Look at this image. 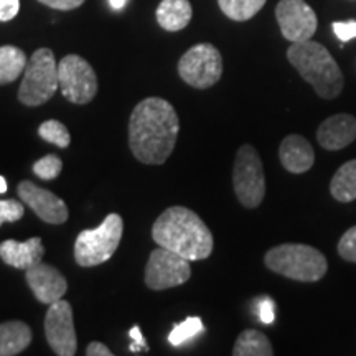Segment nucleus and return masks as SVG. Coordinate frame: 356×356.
Listing matches in <instances>:
<instances>
[{"label": "nucleus", "mask_w": 356, "mask_h": 356, "mask_svg": "<svg viewBox=\"0 0 356 356\" xmlns=\"http://www.w3.org/2000/svg\"><path fill=\"white\" fill-rule=\"evenodd\" d=\"M180 121L167 99L147 97L136 106L129 119V147L145 165H162L175 149Z\"/></svg>", "instance_id": "1"}, {"label": "nucleus", "mask_w": 356, "mask_h": 356, "mask_svg": "<svg viewBox=\"0 0 356 356\" xmlns=\"http://www.w3.org/2000/svg\"><path fill=\"white\" fill-rule=\"evenodd\" d=\"M152 239L188 261H202L213 252V234L197 213L185 207H170L155 220Z\"/></svg>", "instance_id": "2"}, {"label": "nucleus", "mask_w": 356, "mask_h": 356, "mask_svg": "<svg viewBox=\"0 0 356 356\" xmlns=\"http://www.w3.org/2000/svg\"><path fill=\"white\" fill-rule=\"evenodd\" d=\"M287 60L323 99H335L343 91L345 81L340 66L322 43L314 40L292 43L287 50Z\"/></svg>", "instance_id": "3"}, {"label": "nucleus", "mask_w": 356, "mask_h": 356, "mask_svg": "<svg viewBox=\"0 0 356 356\" xmlns=\"http://www.w3.org/2000/svg\"><path fill=\"white\" fill-rule=\"evenodd\" d=\"M264 262L273 273L299 282H317L328 270L322 252L307 244H280L266 252Z\"/></svg>", "instance_id": "4"}, {"label": "nucleus", "mask_w": 356, "mask_h": 356, "mask_svg": "<svg viewBox=\"0 0 356 356\" xmlns=\"http://www.w3.org/2000/svg\"><path fill=\"white\" fill-rule=\"evenodd\" d=\"M60 88L58 63L50 48H38L30 56L19 88V101L29 108L48 102Z\"/></svg>", "instance_id": "5"}, {"label": "nucleus", "mask_w": 356, "mask_h": 356, "mask_svg": "<svg viewBox=\"0 0 356 356\" xmlns=\"http://www.w3.org/2000/svg\"><path fill=\"white\" fill-rule=\"evenodd\" d=\"M124 221L121 215L111 213L95 229H84L74 241V259L81 267L104 264L114 256L122 239Z\"/></svg>", "instance_id": "6"}, {"label": "nucleus", "mask_w": 356, "mask_h": 356, "mask_svg": "<svg viewBox=\"0 0 356 356\" xmlns=\"http://www.w3.org/2000/svg\"><path fill=\"white\" fill-rule=\"evenodd\" d=\"M233 186L244 208H257L266 197V177L262 160L252 145H241L234 159Z\"/></svg>", "instance_id": "7"}, {"label": "nucleus", "mask_w": 356, "mask_h": 356, "mask_svg": "<svg viewBox=\"0 0 356 356\" xmlns=\"http://www.w3.org/2000/svg\"><path fill=\"white\" fill-rule=\"evenodd\" d=\"M178 74L186 84L197 89H208L222 76V56L211 43L191 47L178 61Z\"/></svg>", "instance_id": "8"}, {"label": "nucleus", "mask_w": 356, "mask_h": 356, "mask_svg": "<svg viewBox=\"0 0 356 356\" xmlns=\"http://www.w3.org/2000/svg\"><path fill=\"white\" fill-rule=\"evenodd\" d=\"M58 79L61 95L74 104H88L97 95L96 71L79 55H66L58 63Z\"/></svg>", "instance_id": "9"}, {"label": "nucleus", "mask_w": 356, "mask_h": 356, "mask_svg": "<svg viewBox=\"0 0 356 356\" xmlns=\"http://www.w3.org/2000/svg\"><path fill=\"white\" fill-rule=\"evenodd\" d=\"M191 277L190 261L170 249L159 246L145 266V286L152 291L178 287Z\"/></svg>", "instance_id": "10"}, {"label": "nucleus", "mask_w": 356, "mask_h": 356, "mask_svg": "<svg viewBox=\"0 0 356 356\" xmlns=\"http://www.w3.org/2000/svg\"><path fill=\"white\" fill-rule=\"evenodd\" d=\"M44 335L55 355H76L78 340L76 330H74L73 309L70 302L61 299L48 305V312L44 315Z\"/></svg>", "instance_id": "11"}, {"label": "nucleus", "mask_w": 356, "mask_h": 356, "mask_svg": "<svg viewBox=\"0 0 356 356\" xmlns=\"http://www.w3.org/2000/svg\"><path fill=\"white\" fill-rule=\"evenodd\" d=\"M280 33L291 43H299L312 40L317 32L318 20L305 0H280L275 7Z\"/></svg>", "instance_id": "12"}, {"label": "nucleus", "mask_w": 356, "mask_h": 356, "mask_svg": "<svg viewBox=\"0 0 356 356\" xmlns=\"http://www.w3.org/2000/svg\"><path fill=\"white\" fill-rule=\"evenodd\" d=\"M17 193H19L22 203L32 208L35 215L48 225H63L68 221V207L50 190H44L42 186L35 185L33 181L25 180L17 186Z\"/></svg>", "instance_id": "13"}, {"label": "nucleus", "mask_w": 356, "mask_h": 356, "mask_svg": "<svg viewBox=\"0 0 356 356\" xmlns=\"http://www.w3.org/2000/svg\"><path fill=\"white\" fill-rule=\"evenodd\" d=\"M25 279L37 300L44 305H51L53 302L61 300V297L68 291L65 275L55 266L44 264L43 261L26 269Z\"/></svg>", "instance_id": "14"}, {"label": "nucleus", "mask_w": 356, "mask_h": 356, "mask_svg": "<svg viewBox=\"0 0 356 356\" xmlns=\"http://www.w3.org/2000/svg\"><path fill=\"white\" fill-rule=\"evenodd\" d=\"M356 139V118L351 114H335L318 126L317 140L325 150H341Z\"/></svg>", "instance_id": "15"}, {"label": "nucleus", "mask_w": 356, "mask_h": 356, "mask_svg": "<svg viewBox=\"0 0 356 356\" xmlns=\"http://www.w3.org/2000/svg\"><path fill=\"white\" fill-rule=\"evenodd\" d=\"M44 256V246L42 238H30L20 243L15 239H7L0 244V257L7 266L15 269H30L40 264Z\"/></svg>", "instance_id": "16"}, {"label": "nucleus", "mask_w": 356, "mask_h": 356, "mask_svg": "<svg viewBox=\"0 0 356 356\" xmlns=\"http://www.w3.org/2000/svg\"><path fill=\"white\" fill-rule=\"evenodd\" d=\"M279 159L287 172L305 173L315 163L314 147L305 137L292 134L280 142Z\"/></svg>", "instance_id": "17"}, {"label": "nucleus", "mask_w": 356, "mask_h": 356, "mask_svg": "<svg viewBox=\"0 0 356 356\" xmlns=\"http://www.w3.org/2000/svg\"><path fill=\"white\" fill-rule=\"evenodd\" d=\"M155 17L163 30L180 32L190 24L191 17H193V8H191L190 0H162L159 3Z\"/></svg>", "instance_id": "18"}, {"label": "nucleus", "mask_w": 356, "mask_h": 356, "mask_svg": "<svg viewBox=\"0 0 356 356\" xmlns=\"http://www.w3.org/2000/svg\"><path fill=\"white\" fill-rule=\"evenodd\" d=\"M32 343V330L20 320L0 323V356H15Z\"/></svg>", "instance_id": "19"}, {"label": "nucleus", "mask_w": 356, "mask_h": 356, "mask_svg": "<svg viewBox=\"0 0 356 356\" xmlns=\"http://www.w3.org/2000/svg\"><path fill=\"white\" fill-rule=\"evenodd\" d=\"M332 197L340 203L356 200V159L341 165L330 181Z\"/></svg>", "instance_id": "20"}, {"label": "nucleus", "mask_w": 356, "mask_h": 356, "mask_svg": "<svg viewBox=\"0 0 356 356\" xmlns=\"http://www.w3.org/2000/svg\"><path fill=\"white\" fill-rule=\"evenodd\" d=\"M234 356H273L274 350L269 338L259 330L249 328L239 333L233 346Z\"/></svg>", "instance_id": "21"}, {"label": "nucleus", "mask_w": 356, "mask_h": 356, "mask_svg": "<svg viewBox=\"0 0 356 356\" xmlns=\"http://www.w3.org/2000/svg\"><path fill=\"white\" fill-rule=\"evenodd\" d=\"M26 63L29 60H26L24 50L13 47V44L0 47V86L15 81L25 71Z\"/></svg>", "instance_id": "22"}, {"label": "nucleus", "mask_w": 356, "mask_h": 356, "mask_svg": "<svg viewBox=\"0 0 356 356\" xmlns=\"http://www.w3.org/2000/svg\"><path fill=\"white\" fill-rule=\"evenodd\" d=\"M267 0H218L221 12L234 22L251 20L261 8L266 6Z\"/></svg>", "instance_id": "23"}, {"label": "nucleus", "mask_w": 356, "mask_h": 356, "mask_svg": "<svg viewBox=\"0 0 356 356\" xmlns=\"http://www.w3.org/2000/svg\"><path fill=\"white\" fill-rule=\"evenodd\" d=\"M204 333V325L200 317H188L181 323H177L168 333V343L173 346H180L191 340V338Z\"/></svg>", "instance_id": "24"}, {"label": "nucleus", "mask_w": 356, "mask_h": 356, "mask_svg": "<svg viewBox=\"0 0 356 356\" xmlns=\"http://www.w3.org/2000/svg\"><path fill=\"white\" fill-rule=\"evenodd\" d=\"M38 136L43 140L50 142V144L60 147V149H66L71 144L70 131L66 129L63 122L56 121V119H50L44 121L42 126L38 127Z\"/></svg>", "instance_id": "25"}, {"label": "nucleus", "mask_w": 356, "mask_h": 356, "mask_svg": "<svg viewBox=\"0 0 356 356\" xmlns=\"http://www.w3.org/2000/svg\"><path fill=\"white\" fill-rule=\"evenodd\" d=\"M63 170V162L56 155H44L33 163V173L42 180H55Z\"/></svg>", "instance_id": "26"}, {"label": "nucleus", "mask_w": 356, "mask_h": 356, "mask_svg": "<svg viewBox=\"0 0 356 356\" xmlns=\"http://www.w3.org/2000/svg\"><path fill=\"white\" fill-rule=\"evenodd\" d=\"M25 213V207L17 200H0V226L3 222L19 221Z\"/></svg>", "instance_id": "27"}, {"label": "nucleus", "mask_w": 356, "mask_h": 356, "mask_svg": "<svg viewBox=\"0 0 356 356\" xmlns=\"http://www.w3.org/2000/svg\"><path fill=\"white\" fill-rule=\"evenodd\" d=\"M338 254L341 259L356 262V226L350 228L338 241Z\"/></svg>", "instance_id": "28"}, {"label": "nucleus", "mask_w": 356, "mask_h": 356, "mask_svg": "<svg viewBox=\"0 0 356 356\" xmlns=\"http://www.w3.org/2000/svg\"><path fill=\"white\" fill-rule=\"evenodd\" d=\"M332 29L337 38L341 40V42H350V40L356 38V20L333 22Z\"/></svg>", "instance_id": "29"}, {"label": "nucleus", "mask_w": 356, "mask_h": 356, "mask_svg": "<svg viewBox=\"0 0 356 356\" xmlns=\"http://www.w3.org/2000/svg\"><path fill=\"white\" fill-rule=\"evenodd\" d=\"M257 314H259L261 322L264 325L274 323L275 320V304L270 297L264 296L262 299L257 302Z\"/></svg>", "instance_id": "30"}, {"label": "nucleus", "mask_w": 356, "mask_h": 356, "mask_svg": "<svg viewBox=\"0 0 356 356\" xmlns=\"http://www.w3.org/2000/svg\"><path fill=\"white\" fill-rule=\"evenodd\" d=\"M20 10V0H0V22L13 20Z\"/></svg>", "instance_id": "31"}, {"label": "nucleus", "mask_w": 356, "mask_h": 356, "mask_svg": "<svg viewBox=\"0 0 356 356\" xmlns=\"http://www.w3.org/2000/svg\"><path fill=\"white\" fill-rule=\"evenodd\" d=\"M129 337H131L132 343L129 346V350L132 351V353H139V351H149V346L145 343V338L142 335V330L140 327H132L131 330H129Z\"/></svg>", "instance_id": "32"}, {"label": "nucleus", "mask_w": 356, "mask_h": 356, "mask_svg": "<svg viewBox=\"0 0 356 356\" xmlns=\"http://www.w3.org/2000/svg\"><path fill=\"white\" fill-rule=\"evenodd\" d=\"M43 6L55 8V10H74V8L81 7L84 0H38Z\"/></svg>", "instance_id": "33"}, {"label": "nucleus", "mask_w": 356, "mask_h": 356, "mask_svg": "<svg viewBox=\"0 0 356 356\" xmlns=\"http://www.w3.org/2000/svg\"><path fill=\"white\" fill-rule=\"evenodd\" d=\"M86 356H113V351L101 341H92V343L88 345Z\"/></svg>", "instance_id": "34"}, {"label": "nucleus", "mask_w": 356, "mask_h": 356, "mask_svg": "<svg viewBox=\"0 0 356 356\" xmlns=\"http://www.w3.org/2000/svg\"><path fill=\"white\" fill-rule=\"evenodd\" d=\"M127 3V0H109V6L114 8V10H121L124 6Z\"/></svg>", "instance_id": "35"}, {"label": "nucleus", "mask_w": 356, "mask_h": 356, "mask_svg": "<svg viewBox=\"0 0 356 356\" xmlns=\"http://www.w3.org/2000/svg\"><path fill=\"white\" fill-rule=\"evenodd\" d=\"M7 188H8L7 180H6V178H3L2 175H0V193H6Z\"/></svg>", "instance_id": "36"}]
</instances>
